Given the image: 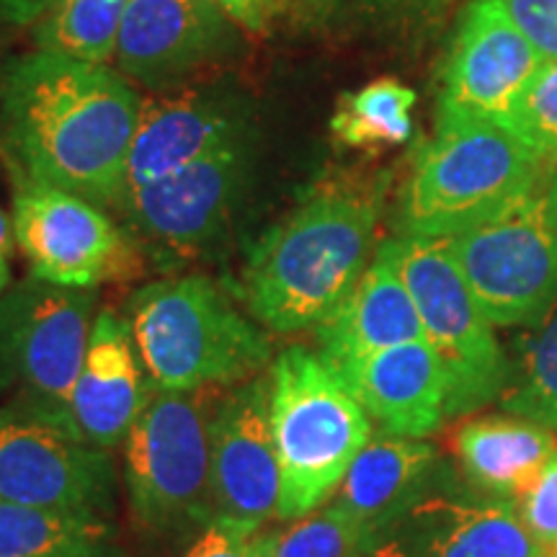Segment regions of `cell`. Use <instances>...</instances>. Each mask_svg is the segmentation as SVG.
<instances>
[{
	"label": "cell",
	"mask_w": 557,
	"mask_h": 557,
	"mask_svg": "<svg viewBox=\"0 0 557 557\" xmlns=\"http://www.w3.org/2000/svg\"><path fill=\"white\" fill-rule=\"evenodd\" d=\"M143 99L116 67L34 50L0 70V145L13 178L116 212Z\"/></svg>",
	"instance_id": "cell-1"
},
{
	"label": "cell",
	"mask_w": 557,
	"mask_h": 557,
	"mask_svg": "<svg viewBox=\"0 0 557 557\" xmlns=\"http://www.w3.org/2000/svg\"><path fill=\"white\" fill-rule=\"evenodd\" d=\"M389 173L315 181L243 263L235 295L271 336L312 331L374 259Z\"/></svg>",
	"instance_id": "cell-2"
},
{
	"label": "cell",
	"mask_w": 557,
	"mask_h": 557,
	"mask_svg": "<svg viewBox=\"0 0 557 557\" xmlns=\"http://www.w3.org/2000/svg\"><path fill=\"white\" fill-rule=\"evenodd\" d=\"M132 338L158 389H225L274 361V336L240 297L207 274H169L124 302Z\"/></svg>",
	"instance_id": "cell-3"
},
{
	"label": "cell",
	"mask_w": 557,
	"mask_h": 557,
	"mask_svg": "<svg viewBox=\"0 0 557 557\" xmlns=\"http://www.w3.org/2000/svg\"><path fill=\"white\" fill-rule=\"evenodd\" d=\"M269 410L282 498L276 519L308 517L336 496L374 423L318 348L295 344L269 367Z\"/></svg>",
	"instance_id": "cell-4"
},
{
	"label": "cell",
	"mask_w": 557,
	"mask_h": 557,
	"mask_svg": "<svg viewBox=\"0 0 557 557\" xmlns=\"http://www.w3.org/2000/svg\"><path fill=\"white\" fill-rule=\"evenodd\" d=\"M547 169L521 139L491 122H436L395 201V235L455 238L483 225Z\"/></svg>",
	"instance_id": "cell-5"
},
{
	"label": "cell",
	"mask_w": 557,
	"mask_h": 557,
	"mask_svg": "<svg viewBox=\"0 0 557 557\" xmlns=\"http://www.w3.org/2000/svg\"><path fill=\"white\" fill-rule=\"evenodd\" d=\"M222 389L150 387L122 444L132 524L152 542L199 534L212 513V413Z\"/></svg>",
	"instance_id": "cell-6"
},
{
	"label": "cell",
	"mask_w": 557,
	"mask_h": 557,
	"mask_svg": "<svg viewBox=\"0 0 557 557\" xmlns=\"http://www.w3.org/2000/svg\"><path fill=\"white\" fill-rule=\"evenodd\" d=\"M261 169V132L124 194L116 214L152 267L173 274L218 259Z\"/></svg>",
	"instance_id": "cell-7"
},
{
	"label": "cell",
	"mask_w": 557,
	"mask_h": 557,
	"mask_svg": "<svg viewBox=\"0 0 557 557\" xmlns=\"http://www.w3.org/2000/svg\"><path fill=\"white\" fill-rule=\"evenodd\" d=\"M385 250L413 297L423 338L447 374V418L478 413L500 400L511 359L459 271L447 238H387Z\"/></svg>",
	"instance_id": "cell-8"
},
{
	"label": "cell",
	"mask_w": 557,
	"mask_h": 557,
	"mask_svg": "<svg viewBox=\"0 0 557 557\" xmlns=\"http://www.w3.org/2000/svg\"><path fill=\"white\" fill-rule=\"evenodd\" d=\"M496 329H534L557 305V163L483 225L447 238Z\"/></svg>",
	"instance_id": "cell-9"
},
{
	"label": "cell",
	"mask_w": 557,
	"mask_h": 557,
	"mask_svg": "<svg viewBox=\"0 0 557 557\" xmlns=\"http://www.w3.org/2000/svg\"><path fill=\"white\" fill-rule=\"evenodd\" d=\"M96 305L99 289L34 276L11 284L0 295V398L70 426V398L99 315Z\"/></svg>",
	"instance_id": "cell-10"
},
{
	"label": "cell",
	"mask_w": 557,
	"mask_h": 557,
	"mask_svg": "<svg viewBox=\"0 0 557 557\" xmlns=\"http://www.w3.org/2000/svg\"><path fill=\"white\" fill-rule=\"evenodd\" d=\"M0 500L114 519L120 470L109 449L90 444L58 418L3 403Z\"/></svg>",
	"instance_id": "cell-11"
},
{
	"label": "cell",
	"mask_w": 557,
	"mask_h": 557,
	"mask_svg": "<svg viewBox=\"0 0 557 557\" xmlns=\"http://www.w3.org/2000/svg\"><path fill=\"white\" fill-rule=\"evenodd\" d=\"M13 233L34 278L75 289L129 282L148 263L122 222L75 194L16 178Z\"/></svg>",
	"instance_id": "cell-12"
},
{
	"label": "cell",
	"mask_w": 557,
	"mask_h": 557,
	"mask_svg": "<svg viewBox=\"0 0 557 557\" xmlns=\"http://www.w3.org/2000/svg\"><path fill=\"white\" fill-rule=\"evenodd\" d=\"M367 557H549L513 500L462 485L447 465L426 493L361 547Z\"/></svg>",
	"instance_id": "cell-13"
},
{
	"label": "cell",
	"mask_w": 557,
	"mask_h": 557,
	"mask_svg": "<svg viewBox=\"0 0 557 557\" xmlns=\"http://www.w3.org/2000/svg\"><path fill=\"white\" fill-rule=\"evenodd\" d=\"M542 65L545 60L508 16L504 0H470L444 60L436 122H491L508 129Z\"/></svg>",
	"instance_id": "cell-14"
},
{
	"label": "cell",
	"mask_w": 557,
	"mask_h": 557,
	"mask_svg": "<svg viewBox=\"0 0 557 557\" xmlns=\"http://www.w3.org/2000/svg\"><path fill=\"white\" fill-rule=\"evenodd\" d=\"M246 29L214 0H129L116 70L152 94L178 88L246 50Z\"/></svg>",
	"instance_id": "cell-15"
},
{
	"label": "cell",
	"mask_w": 557,
	"mask_h": 557,
	"mask_svg": "<svg viewBox=\"0 0 557 557\" xmlns=\"http://www.w3.org/2000/svg\"><path fill=\"white\" fill-rule=\"evenodd\" d=\"M259 132L256 103L230 83H184L143 101L124 194ZM124 199V197H122Z\"/></svg>",
	"instance_id": "cell-16"
},
{
	"label": "cell",
	"mask_w": 557,
	"mask_h": 557,
	"mask_svg": "<svg viewBox=\"0 0 557 557\" xmlns=\"http://www.w3.org/2000/svg\"><path fill=\"white\" fill-rule=\"evenodd\" d=\"M282 470L271 434L269 369L225 387L212 413V513L261 532L276 519ZM212 519V521H214Z\"/></svg>",
	"instance_id": "cell-17"
},
{
	"label": "cell",
	"mask_w": 557,
	"mask_h": 557,
	"mask_svg": "<svg viewBox=\"0 0 557 557\" xmlns=\"http://www.w3.org/2000/svg\"><path fill=\"white\" fill-rule=\"evenodd\" d=\"M150 387L127 318L101 310L70 398V426L96 447L120 449L145 408Z\"/></svg>",
	"instance_id": "cell-18"
},
{
	"label": "cell",
	"mask_w": 557,
	"mask_h": 557,
	"mask_svg": "<svg viewBox=\"0 0 557 557\" xmlns=\"http://www.w3.org/2000/svg\"><path fill=\"white\" fill-rule=\"evenodd\" d=\"M338 374L374 431L426 438L447 421V374L426 338L385 348Z\"/></svg>",
	"instance_id": "cell-19"
},
{
	"label": "cell",
	"mask_w": 557,
	"mask_h": 557,
	"mask_svg": "<svg viewBox=\"0 0 557 557\" xmlns=\"http://www.w3.org/2000/svg\"><path fill=\"white\" fill-rule=\"evenodd\" d=\"M312 336L336 372L385 348L423 338L413 297L382 243L354 289L312 329Z\"/></svg>",
	"instance_id": "cell-20"
},
{
	"label": "cell",
	"mask_w": 557,
	"mask_h": 557,
	"mask_svg": "<svg viewBox=\"0 0 557 557\" xmlns=\"http://www.w3.org/2000/svg\"><path fill=\"white\" fill-rule=\"evenodd\" d=\"M442 468L438 449L426 438L374 431L331 500L354 519L367 542L408 511L429 491Z\"/></svg>",
	"instance_id": "cell-21"
},
{
	"label": "cell",
	"mask_w": 557,
	"mask_h": 557,
	"mask_svg": "<svg viewBox=\"0 0 557 557\" xmlns=\"http://www.w3.org/2000/svg\"><path fill=\"white\" fill-rule=\"evenodd\" d=\"M557 451L553 431L517 416L468 418L455 434L459 470L485 496L521 500Z\"/></svg>",
	"instance_id": "cell-22"
},
{
	"label": "cell",
	"mask_w": 557,
	"mask_h": 557,
	"mask_svg": "<svg viewBox=\"0 0 557 557\" xmlns=\"http://www.w3.org/2000/svg\"><path fill=\"white\" fill-rule=\"evenodd\" d=\"M0 557H124L114 519L0 500Z\"/></svg>",
	"instance_id": "cell-23"
},
{
	"label": "cell",
	"mask_w": 557,
	"mask_h": 557,
	"mask_svg": "<svg viewBox=\"0 0 557 557\" xmlns=\"http://www.w3.org/2000/svg\"><path fill=\"white\" fill-rule=\"evenodd\" d=\"M413 88L395 78H380L341 96L331 116V132L346 148H393L413 135Z\"/></svg>",
	"instance_id": "cell-24"
},
{
	"label": "cell",
	"mask_w": 557,
	"mask_h": 557,
	"mask_svg": "<svg viewBox=\"0 0 557 557\" xmlns=\"http://www.w3.org/2000/svg\"><path fill=\"white\" fill-rule=\"evenodd\" d=\"M129 0H54L37 24V50L109 65Z\"/></svg>",
	"instance_id": "cell-25"
},
{
	"label": "cell",
	"mask_w": 557,
	"mask_h": 557,
	"mask_svg": "<svg viewBox=\"0 0 557 557\" xmlns=\"http://www.w3.org/2000/svg\"><path fill=\"white\" fill-rule=\"evenodd\" d=\"M498 406L508 416L557 431V305L521 341Z\"/></svg>",
	"instance_id": "cell-26"
},
{
	"label": "cell",
	"mask_w": 557,
	"mask_h": 557,
	"mask_svg": "<svg viewBox=\"0 0 557 557\" xmlns=\"http://www.w3.org/2000/svg\"><path fill=\"white\" fill-rule=\"evenodd\" d=\"M364 534L336 500L295 519L284 532H274L271 557H357Z\"/></svg>",
	"instance_id": "cell-27"
},
{
	"label": "cell",
	"mask_w": 557,
	"mask_h": 557,
	"mask_svg": "<svg viewBox=\"0 0 557 557\" xmlns=\"http://www.w3.org/2000/svg\"><path fill=\"white\" fill-rule=\"evenodd\" d=\"M508 132L545 163H557V60H549L529 83L513 109Z\"/></svg>",
	"instance_id": "cell-28"
},
{
	"label": "cell",
	"mask_w": 557,
	"mask_h": 557,
	"mask_svg": "<svg viewBox=\"0 0 557 557\" xmlns=\"http://www.w3.org/2000/svg\"><path fill=\"white\" fill-rule=\"evenodd\" d=\"M274 532H253L227 521H209L184 557H271Z\"/></svg>",
	"instance_id": "cell-29"
},
{
	"label": "cell",
	"mask_w": 557,
	"mask_h": 557,
	"mask_svg": "<svg viewBox=\"0 0 557 557\" xmlns=\"http://www.w3.org/2000/svg\"><path fill=\"white\" fill-rule=\"evenodd\" d=\"M519 517L532 537L540 542L547 553L557 547V451L549 457L545 470L529 487L527 496L517 500Z\"/></svg>",
	"instance_id": "cell-30"
},
{
	"label": "cell",
	"mask_w": 557,
	"mask_h": 557,
	"mask_svg": "<svg viewBox=\"0 0 557 557\" xmlns=\"http://www.w3.org/2000/svg\"><path fill=\"white\" fill-rule=\"evenodd\" d=\"M504 5L542 60H557V0H504Z\"/></svg>",
	"instance_id": "cell-31"
},
{
	"label": "cell",
	"mask_w": 557,
	"mask_h": 557,
	"mask_svg": "<svg viewBox=\"0 0 557 557\" xmlns=\"http://www.w3.org/2000/svg\"><path fill=\"white\" fill-rule=\"evenodd\" d=\"M449 0H364V9L395 21H434L447 11Z\"/></svg>",
	"instance_id": "cell-32"
},
{
	"label": "cell",
	"mask_w": 557,
	"mask_h": 557,
	"mask_svg": "<svg viewBox=\"0 0 557 557\" xmlns=\"http://www.w3.org/2000/svg\"><path fill=\"white\" fill-rule=\"evenodd\" d=\"M214 3L222 5L248 34H263L269 29L274 0H214Z\"/></svg>",
	"instance_id": "cell-33"
},
{
	"label": "cell",
	"mask_w": 557,
	"mask_h": 557,
	"mask_svg": "<svg viewBox=\"0 0 557 557\" xmlns=\"http://www.w3.org/2000/svg\"><path fill=\"white\" fill-rule=\"evenodd\" d=\"M54 0H0V29H24L37 24Z\"/></svg>",
	"instance_id": "cell-34"
},
{
	"label": "cell",
	"mask_w": 557,
	"mask_h": 557,
	"mask_svg": "<svg viewBox=\"0 0 557 557\" xmlns=\"http://www.w3.org/2000/svg\"><path fill=\"white\" fill-rule=\"evenodd\" d=\"M16 248V233H13V218L0 209V295L11 287V261Z\"/></svg>",
	"instance_id": "cell-35"
},
{
	"label": "cell",
	"mask_w": 557,
	"mask_h": 557,
	"mask_svg": "<svg viewBox=\"0 0 557 557\" xmlns=\"http://www.w3.org/2000/svg\"><path fill=\"white\" fill-rule=\"evenodd\" d=\"M292 5H299V9H323L325 3H331V0H287Z\"/></svg>",
	"instance_id": "cell-36"
},
{
	"label": "cell",
	"mask_w": 557,
	"mask_h": 557,
	"mask_svg": "<svg viewBox=\"0 0 557 557\" xmlns=\"http://www.w3.org/2000/svg\"><path fill=\"white\" fill-rule=\"evenodd\" d=\"M549 557H557V547L553 549V553H549Z\"/></svg>",
	"instance_id": "cell-37"
},
{
	"label": "cell",
	"mask_w": 557,
	"mask_h": 557,
	"mask_svg": "<svg viewBox=\"0 0 557 557\" xmlns=\"http://www.w3.org/2000/svg\"><path fill=\"white\" fill-rule=\"evenodd\" d=\"M357 557H367V555H361V553H359V555H357Z\"/></svg>",
	"instance_id": "cell-38"
}]
</instances>
